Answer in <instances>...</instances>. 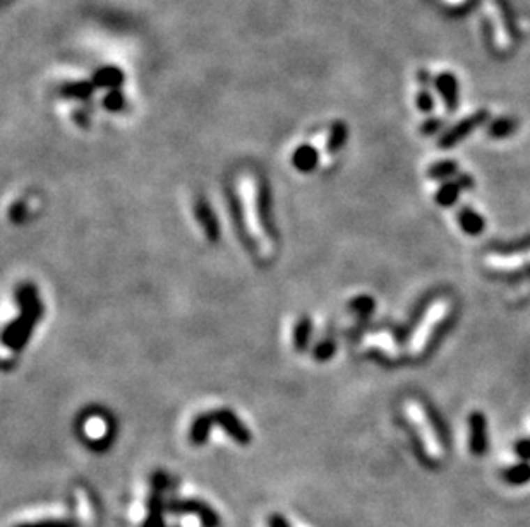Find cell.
Here are the masks:
<instances>
[{"label": "cell", "mask_w": 530, "mask_h": 527, "mask_svg": "<svg viewBox=\"0 0 530 527\" xmlns=\"http://www.w3.org/2000/svg\"><path fill=\"white\" fill-rule=\"evenodd\" d=\"M17 301H20L21 313L16 322H13L3 332V345L14 351H20L26 341L31 336L33 327L40 320V315L43 313L42 301H40L36 288L31 284H22L16 291Z\"/></svg>", "instance_id": "cell-1"}, {"label": "cell", "mask_w": 530, "mask_h": 527, "mask_svg": "<svg viewBox=\"0 0 530 527\" xmlns=\"http://www.w3.org/2000/svg\"><path fill=\"white\" fill-rule=\"evenodd\" d=\"M151 491H149L146 502V517H144L141 527H167V491L172 487V480L169 474L163 471H156L151 476Z\"/></svg>", "instance_id": "cell-2"}, {"label": "cell", "mask_w": 530, "mask_h": 527, "mask_svg": "<svg viewBox=\"0 0 530 527\" xmlns=\"http://www.w3.org/2000/svg\"><path fill=\"white\" fill-rule=\"evenodd\" d=\"M167 514L170 515H194L199 519L201 527H220L222 517L210 503L199 498H181V496H169L167 498Z\"/></svg>", "instance_id": "cell-3"}, {"label": "cell", "mask_w": 530, "mask_h": 527, "mask_svg": "<svg viewBox=\"0 0 530 527\" xmlns=\"http://www.w3.org/2000/svg\"><path fill=\"white\" fill-rule=\"evenodd\" d=\"M407 416H409V420L412 421L414 426H416L417 436H419V440L423 442L424 450L427 452L429 457H431L432 461L441 459V455H443L441 440H438V435H436V432H434V426H432L431 420L427 418V414L424 413L423 406L410 401L409 404H407Z\"/></svg>", "instance_id": "cell-4"}, {"label": "cell", "mask_w": 530, "mask_h": 527, "mask_svg": "<svg viewBox=\"0 0 530 527\" xmlns=\"http://www.w3.org/2000/svg\"><path fill=\"white\" fill-rule=\"evenodd\" d=\"M241 196H242V212H244V224L245 230L249 231V235L252 237V240H256L257 244L263 245L268 240V233L263 230V224L259 223V214L261 218H266L264 212H261L259 205L255 200V189H252L251 180H244L241 187Z\"/></svg>", "instance_id": "cell-5"}, {"label": "cell", "mask_w": 530, "mask_h": 527, "mask_svg": "<svg viewBox=\"0 0 530 527\" xmlns=\"http://www.w3.org/2000/svg\"><path fill=\"white\" fill-rule=\"evenodd\" d=\"M448 313V304L446 301H438L429 308L427 315L424 317V320L421 322L419 327H417L416 336H414L412 343H410V354L414 356H419L423 354L425 345L431 339L432 331L438 327V324H441V320L445 319Z\"/></svg>", "instance_id": "cell-6"}, {"label": "cell", "mask_w": 530, "mask_h": 527, "mask_svg": "<svg viewBox=\"0 0 530 527\" xmlns=\"http://www.w3.org/2000/svg\"><path fill=\"white\" fill-rule=\"evenodd\" d=\"M489 117V111L487 110H477L476 113L469 115V117L462 118L460 122L455 123L451 129H448L445 134H443L441 137H439L438 141V145L443 149H450L453 148V145H457L458 142H462L465 139L467 136H470V134L474 132V130L477 129V127L483 125L484 122L487 120Z\"/></svg>", "instance_id": "cell-7"}, {"label": "cell", "mask_w": 530, "mask_h": 527, "mask_svg": "<svg viewBox=\"0 0 530 527\" xmlns=\"http://www.w3.org/2000/svg\"><path fill=\"white\" fill-rule=\"evenodd\" d=\"M213 413V420H215V425H218L230 439L235 440L238 446H249L252 440L251 432L249 428L241 421V418L230 409H216L211 411Z\"/></svg>", "instance_id": "cell-8"}, {"label": "cell", "mask_w": 530, "mask_h": 527, "mask_svg": "<svg viewBox=\"0 0 530 527\" xmlns=\"http://www.w3.org/2000/svg\"><path fill=\"white\" fill-rule=\"evenodd\" d=\"M469 447L474 455H483L487 450V421L484 413L474 411L469 416Z\"/></svg>", "instance_id": "cell-9"}, {"label": "cell", "mask_w": 530, "mask_h": 527, "mask_svg": "<svg viewBox=\"0 0 530 527\" xmlns=\"http://www.w3.org/2000/svg\"><path fill=\"white\" fill-rule=\"evenodd\" d=\"M436 91L443 98L448 111H455L458 108V96H460V89H458V81L453 74L443 72L434 79Z\"/></svg>", "instance_id": "cell-10"}, {"label": "cell", "mask_w": 530, "mask_h": 527, "mask_svg": "<svg viewBox=\"0 0 530 527\" xmlns=\"http://www.w3.org/2000/svg\"><path fill=\"white\" fill-rule=\"evenodd\" d=\"M194 209H196V218H197V221H199L201 228L204 230V233H206L208 240L218 242L220 228H218V223H216L215 212H213L210 204L203 199H197L196 207Z\"/></svg>", "instance_id": "cell-11"}, {"label": "cell", "mask_w": 530, "mask_h": 527, "mask_svg": "<svg viewBox=\"0 0 530 527\" xmlns=\"http://www.w3.org/2000/svg\"><path fill=\"white\" fill-rule=\"evenodd\" d=\"M213 426H215L213 413L199 414V416L192 421L191 428H189V442H191L194 447L204 446L208 436H210Z\"/></svg>", "instance_id": "cell-12"}, {"label": "cell", "mask_w": 530, "mask_h": 527, "mask_svg": "<svg viewBox=\"0 0 530 527\" xmlns=\"http://www.w3.org/2000/svg\"><path fill=\"white\" fill-rule=\"evenodd\" d=\"M126 81L124 72H122L119 67L108 65L102 67V69L96 70L93 74V84L95 88H105V89H119L122 86V82Z\"/></svg>", "instance_id": "cell-13"}, {"label": "cell", "mask_w": 530, "mask_h": 527, "mask_svg": "<svg viewBox=\"0 0 530 527\" xmlns=\"http://www.w3.org/2000/svg\"><path fill=\"white\" fill-rule=\"evenodd\" d=\"M458 224H460L462 230L465 231L470 237H477L484 231L486 228V221H484L483 216L477 211H474L470 205H465L458 211Z\"/></svg>", "instance_id": "cell-14"}, {"label": "cell", "mask_w": 530, "mask_h": 527, "mask_svg": "<svg viewBox=\"0 0 530 527\" xmlns=\"http://www.w3.org/2000/svg\"><path fill=\"white\" fill-rule=\"evenodd\" d=\"M462 190L464 189H462L460 183L457 182V178H455V180L443 182L441 187L438 189V192H436V204H439L441 207H450V205L457 203Z\"/></svg>", "instance_id": "cell-15"}, {"label": "cell", "mask_w": 530, "mask_h": 527, "mask_svg": "<svg viewBox=\"0 0 530 527\" xmlns=\"http://www.w3.org/2000/svg\"><path fill=\"white\" fill-rule=\"evenodd\" d=\"M318 159H319L318 151H316V149L312 148V145L304 144V145H301V148L297 149L296 155H294L292 162H294V166H296L297 170H301V171H311L312 168H315L316 164H318Z\"/></svg>", "instance_id": "cell-16"}, {"label": "cell", "mask_w": 530, "mask_h": 527, "mask_svg": "<svg viewBox=\"0 0 530 527\" xmlns=\"http://www.w3.org/2000/svg\"><path fill=\"white\" fill-rule=\"evenodd\" d=\"M518 129V122L511 117H499L494 122L489 123L487 127V136L494 137V139H505L510 137L511 134H515V130Z\"/></svg>", "instance_id": "cell-17"}, {"label": "cell", "mask_w": 530, "mask_h": 527, "mask_svg": "<svg viewBox=\"0 0 530 527\" xmlns=\"http://www.w3.org/2000/svg\"><path fill=\"white\" fill-rule=\"evenodd\" d=\"M503 480L511 487H522L530 481V464L522 461L520 464H515L503 471Z\"/></svg>", "instance_id": "cell-18"}, {"label": "cell", "mask_w": 530, "mask_h": 527, "mask_svg": "<svg viewBox=\"0 0 530 527\" xmlns=\"http://www.w3.org/2000/svg\"><path fill=\"white\" fill-rule=\"evenodd\" d=\"M455 175H458V164L455 162H450V159L431 164L427 170V177L432 178V180H439V182L450 180V178H453Z\"/></svg>", "instance_id": "cell-19"}, {"label": "cell", "mask_w": 530, "mask_h": 527, "mask_svg": "<svg viewBox=\"0 0 530 527\" xmlns=\"http://www.w3.org/2000/svg\"><path fill=\"white\" fill-rule=\"evenodd\" d=\"M347 137H349V129H347V123L343 122H335L333 127L330 130V136H328L326 149L330 152H337L345 145Z\"/></svg>", "instance_id": "cell-20"}, {"label": "cell", "mask_w": 530, "mask_h": 527, "mask_svg": "<svg viewBox=\"0 0 530 527\" xmlns=\"http://www.w3.org/2000/svg\"><path fill=\"white\" fill-rule=\"evenodd\" d=\"M95 84L88 81H80V82H70V84L62 86L61 93L66 98H76V100H88L91 96Z\"/></svg>", "instance_id": "cell-21"}, {"label": "cell", "mask_w": 530, "mask_h": 527, "mask_svg": "<svg viewBox=\"0 0 530 527\" xmlns=\"http://www.w3.org/2000/svg\"><path fill=\"white\" fill-rule=\"evenodd\" d=\"M309 336H311V320L308 317H302L294 331V345H296L297 351H304L308 347Z\"/></svg>", "instance_id": "cell-22"}, {"label": "cell", "mask_w": 530, "mask_h": 527, "mask_svg": "<svg viewBox=\"0 0 530 527\" xmlns=\"http://www.w3.org/2000/svg\"><path fill=\"white\" fill-rule=\"evenodd\" d=\"M365 343H368L369 346H374V347H378V349H381L383 353L390 358H395V354H397L395 353L393 341H391L390 336H386V334L371 336V338H368V341Z\"/></svg>", "instance_id": "cell-23"}, {"label": "cell", "mask_w": 530, "mask_h": 527, "mask_svg": "<svg viewBox=\"0 0 530 527\" xmlns=\"http://www.w3.org/2000/svg\"><path fill=\"white\" fill-rule=\"evenodd\" d=\"M16 527H80L74 521L69 519H45V521L36 522H22Z\"/></svg>", "instance_id": "cell-24"}, {"label": "cell", "mask_w": 530, "mask_h": 527, "mask_svg": "<svg viewBox=\"0 0 530 527\" xmlns=\"http://www.w3.org/2000/svg\"><path fill=\"white\" fill-rule=\"evenodd\" d=\"M103 104H105L107 110L121 111L122 108L126 107V98L119 89H110V93H108L105 100H103Z\"/></svg>", "instance_id": "cell-25"}, {"label": "cell", "mask_w": 530, "mask_h": 527, "mask_svg": "<svg viewBox=\"0 0 530 527\" xmlns=\"http://www.w3.org/2000/svg\"><path fill=\"white\" fill-rule=\"evenodd\" d=\"M350 308L362 317L369 315V313L374 312V300L369 297H357L356 300L352 301V305H350Z\"/></svg>", "instance_id": "cell-26"}, {"label": "cell", "mask_w": 530, "mask_h": 527, "mask_svg": "<svg viewBox=\"0 0 530 527\" xmlns=\"http://www.w3.org/2000/svg\"><path fill=\"white\" fill-rule=\"evenodd\" d=\"M417 108H419L423 113H431L432 108H434V98H432L431 91L429 89L423 88L419 93H417Z\"/></svg>", "instance_id": "cell-27"}, {"label": "cell", "mask_w": 530, "mask_h": 527, "mask_svg": "<svg viewBox=\"0 0 530 527\" xmlns=\"http://www.w3.org/2000/svg\"><path fill=\"white\" fill-rule=\"evenodd\" d=\"M335 349H337V346H335V341H330V339H326V341L319 343V346L316 347L315 354L319 361H326V360H330L331 356H333Z\"/></svg>", "instance_id": "cell-28"}, {"label": "cell", "mask_w": 530, "mask_h": 527, "mask_svg": "<svg viewBox=\"0 0 530 527\" xmlns=\"http://www.w3.org/2000/svg\"><path fill=\"white\" fill-rule=\"evenodd\" d=\"M441 127H443L441 118L432 117V118H427V120H425L423 125H421V132H423L424 136H432V134L439 132V129H441Z\"/></svg>", "instance_id": "cell-29"}, {"label": "cell", "mask_w": 530, "mask_h": 527, "mask_svg": "<svg viewBox=\"0 0 530 527\" xmlns=\"http://www.w3.org/2000/svg\"><path fill=\"white\" fill-rule=\"evenodd\" d=\"M515 452L522 461H530V439L518 440L517 446H515Z\"/></svg>", "instance_id": "cell-30"}, {"label": "cell", "mask_w": 530, "mask_h": 527, "mask_svg": "<svg viewBox=\"0 0 530 527\" xmlns=\"http://www.w3.org/2000/svg\"><path fill=\"white\" fill-rule=\"evenodd\" d=\"M268 527H292L282 514H271L268 519Z\"/></svg>", "instance_id": "cell-31"}, {"label": "cell", "mask_w": 530, "mask_h": 527, "mask_svg": "<svg viewBox=\"0 0 530 527\" xmlns=\"http://www.w3.org/2000/svg\"><path fill=\"white\" fill-rule=\"evenodd\" d=\"M457 182L460 183L462 189H472L474 187V178L470 177V175H458L457 177Z\"/></svg>", "instance_id": "cell-32"}]
</instances>
